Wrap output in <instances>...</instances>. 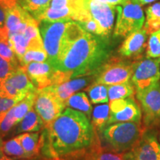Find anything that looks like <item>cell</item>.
Wrapping results in <instances>:
<instances>
[{"label": "cell", "instance_id": "1", "mask_svg": "<svg viewBox=\"0 0 160 160\" xmlns=\"http://www.w3.org/2000/svg\"><path fill=\"white\" fill-rule=\"evenodd\" d=\"M42 133L44 155L59 158L91 147L94 142L93 126L85 113L66 108L48 125Z\"/></svg>", "mask_w": 160, "mask_h": 160}, {"label": "cell", "instance_id": "2", "mask_svg": "<svg viewBox=\"0 0 160 160\" xmlns=\"http://www.w3.org/2000/svg\"><path fill=\"white\" fill-rule=\"evenodd\" d=\"M110 53L108 39L85 31L70 46L54 70L71 73L72 79L94 75L109 59Z\"/></svg>", "mask_w": 160, "mask_h": 160}, {"label": "cell", "instance_id": "3", "mask_svg": "<svg viewBox=\"0 0 160 160\" xmlns=\"http://www.w3.org/2000/svg\"><path fill=\"white\" fill-rule=\"evenodd\" d=\"M102 137L112 151L117 153L128 151L140 139V122H127L107 125L102 131Z\"/></svg>", "mask_w": 160, "mask_h": 160}, {"label": "cell", "instance_id": "4", "mask_svg": "<svg viewBox=\"0 0 160 160\" xmlns=\"http://www.w3.org/2000/svg\"><path fill=\"white\" fill-rule=\"evenodd\" d=\"M69 22L70 21H41L39 22L44 48L48 54L47 62L51 64L53 68L57 65L65 43Z\"/></svg>", "mask_w": 160, "mask_h": 160}, {"label": "cell", "instance_id": "5", "mask_svg": "<svg viewBox=\"0 0 160 160\" xmlns=\"http://www.w3.org/2000/svg\"><path fill=\"white\" fill-rule=\"evenodd\" d=\"M117 18L114 30V37H127L142 28L145 14L141 5L130 0L124 5L117 6Z\"/></svg>", "mask_w": 160, "mask_h": 160}, {"label": "cell", "instance_id": "6", "mask_svg": "<svg viewBox=\"0 0 160 160\" xmlns=\"http://www.w3.org/2000/svg\"><path fill=\"white\" fill-rule=\"evenodd\" d=\"M133 62L118 57L108 59L95 74V83L105 85L126 82L131 79Z\"/></svg>", "mask_w": 160, "mask_h": 160}, {"label": "cell", "instance_id": "7", "mask_svg": "<svg viewBox=\"0 0 160 160\" xmlns=\"http://www.w3.org/2000/svg\"><path fill=\"white\" fill-rule=\"evenodd\" d=\"M160 57L144 58L133 62L131 82L137 93L151 88L159 82Z\"/></svg>", "mask_w": 160, "mask_h": 160}, {"label": "cell", "instance_id": "8", "mask_svg": "<svg viewBox=\"0 0 160 160\" xmlns=\"http://www.w3.org/2000/svg\"><path fill=\"white\" fill-rule=\"evenodd\" d=\"M65 108V105L59 101L48 87L37 89L34 109L42 119L45 125L53 121Z\"/></svg>", "mask_w": 160, "mask_h": 160}, {"label": "cell", "instance_id": "9", "mask_svg": "<svg viewBox=\"0 0 160 160\" xmlns=\"http://www.w3.org/2000/svg\"><path fill=\"white\" fill-rule=\"evenodd\" d=\"M85 6L91 19L99 26L101 37L108 39L114 25L117 6L102 2L99 0H85Z\"/></svg>", "mask_w": 160, "mask_h": 160}, {"label": "cell", "instance_id": "10", "mask_svg": "<svg viewBox=\"0 0 160 160\" xmlns=\"http://www.w3.org/2000/svg\"><path fill=\"white\" fill-rule=\"evenodd\" d=\"M126 160H160V144L155 133L146 131L128 151L125 152Z\"/></svg>", "mask_w": 160, "mask_h": 160}, {"label": "cell", "instance_id": "11", "mask_svg": "<svg viewBox=\"0 0 160 160\" xmlns=\"http://www.w3.org/2000/svg\"><path fill=\"white\" fill-rule=\"evenodd\" d=\"M110 117L108 125L117 122H140L142 111L132 97L110 102Z\"/></svg>", "mask_w": 160, "mask_h": 160}, {"label": "cell", "instance_id": "12", "mask_svg": "<svg viewBox=\"0 0 160 160\" xmlns=\"http://www.w3.org/2000/svg\"><path fill=\"white\" fill-rule=\"evenodd\" d=\"M141 103L146 125H151L160 119V83L151 88L137 93Z\"/></svg>", "mask_w": 160, "mask_h": 160}, {"label": "cell", "instance_id": "13", "mask_svg": "<svg viewBox=\"0 0 160 160\" xmlns=\"http://www.w3.org/2000/svg\"><path fill=\"white\" fill-rule=\"evenodd\" d=\"M22 66L37 89H43L52 85V78L55 71L48 62H33Z\"/></svg>", "mask_w": 160, "mask_h": 160}, {"label": "cell", "instance_id": "14", "mask_svg": "<svg viewBox=\"0 0 160 160\" xmlns=\"http://www.w3.org/2000/svg\"><path fill=\"white\" fill-rule=\"evenodd\" d=\"M148 36V34L143 28L128 36L120 46L119 54L125 58L139 57L147 48Z\"/></svg>", "mask_w": 160, "mask_h": 160}, {"label": "cell", "instance_id": "15", "mask_svg": "<svg viewBox=\"0 0 160 160\" xmlns=\"http://www.w3.org/2000/svg\"><path fill=\"white\" fill-rule=\"evenodd\" d=\"M93 79H95V74L93 76L90 75L73 78L60 85H51L48 88L59 99V101L65 105V102L68 98L74 94L76 92L87 87Z\"/></svg>", "mask_w": 160, "mask_h": 160}, {"label": "cell", "instance_id": "16", "mask_svg": "<svg viewBox=\"0 0 160 160\" xmlns=\"http://www.w3.org/2000/svg\"><path fill=\"white\" fill-rule=\"evenodd\" d=\"M5 26L8 31L9 35L13 33H22L28 23L33 17L19 4L11 8L5 10Z\"/></svg>", "mask_w": 160, "mask_h": 160}, {"label": "cell", "instance_id": "17", "mask_svg": "<svg viewBox=\"0 0 160 160\" xmlns=\"http://www.w3.org/2000/svg\"><path fill=\"white\" fill-rule=\"evenodd\" d=\"M6 82L15 88L19 93L27 95L28 93L37 91L28 75L22 66H19Z\"/></svg>", "mask_w": 160, "mask_h": 160}, {"label": "cell", "instance_id": "18", "mask_svg": "<svg viewBox=\"0 0 160 160\" xmlns=\"http://www.w3.org/2000/svg\"><path fill=\"white\" fill-rule=\"evenodd\" d=\"M29 158L36 157L42 148L43 139L38 132H27L17 136Z\"/></svg>", "mask_w": 160, "mask_h": 160}, {"label": "cell", "instance_id": "19", "mask_svg": "<svg viewBox=\"0 0 160 160\" xmlns=\"http://www.w3.org/2000/svg\"><path fill=\"white\" fill-rule=\"evenodd\" d=\"M65 107L71 108L76 111L82 112L89 119L93 112L91 102L84 92H79L72 95L65 102Z\"/></svg>", "mask_w": 160, "mask_h": 160}, {"label": "cell", "instance_id": "20", "mask_svg": "<svg viewBox=\"0 0 160 160\" xmlns=\"http://www.w3.org/2000/svg\"><path fill=\"white\" fill-rule=\"evenodd\" d=\"M45 126L42 119L37 113L35 109H32L22 119L17 128V133L22 132H39Z\"/></svg>", "mask_w": 160, "mask_h": 160}, {"label": "cell", "instance_id": "21", "mask_svg": "<svg viewBox=\"0 0 160 160\" xmlns=\"http://www.w3.org/2000/svg\"><path fill=\"white\" fill-rule=\"evenodd\" d=\"M146 20L143 25L148 35L160 29V2L150 5L145 9Z\"/></svg>", "mask_w": 160, "mask_h": 160}, {"label": "cell", "instance_id": "22", "mask_svg": "<svg viewBox=\"0 0 160 160\" xmlns=\"http://www.w3.org/2000/svg\"><path fill=\"white\" fill-rule=\"evenodd\" d=\"M135 93V87L132 82L108 85L109 102L131 97Z\"/></svg>", "mask_w": 160, "mask_h": 160}, {"label": "cell", "instance_id": "23", "mask_svg": "<svg viewBox=\"0 0 160 160\" xmlns=\"http://www.w3.org/2000/svg\"><path fill=\"white\" fill-rule=\"evenodd\" d=\"M0 151L3 154L13 159H29L18 137L4 142L0 148Z\"/></svg>", "mask_w": 160, "mask_h": 160}, {"label": "cell", "instance_id": "24", "mask_svg": "<svg viewBox=\"0 0 160 160\" xmlns=\"http://www.w3.org/2000/svg\"><path fill=\"white\" fill-rule=\"evenodd\" d=\"M110 117V106L104 103L97 105L92 112V124L98 131H102L108 123Z\"/></svg>", "mask_w": 160, "mask_h": 160}, {"label": "cell", "instance_id": "25", "mask_svg": "<svg viewBox=\"0 0 160 160\" xmlns=\"http://www.w3.org/2000/svg\"><path fill=\"white\" fill-rule=\"evenodd\" d=\"M0 57L18 66V59L10 42L9 33L6 26L0 31Z\"/></svg>", "mask_w": 160, "mask_h": 160}, {"label": "cell", "instance_id": "26", "mask_svg": "<svg viewBox=\"0 0 160 160\" xmlns=\"http://www.w3.org/2000/svg\"><path fill=\"white\" fill-rule=\"evenodd\" d=\"M52 0H19V5L37 19L50 7Z\"/></svg>", "mask_w": 160, "mask_h": 160}, {"label": "cell", "instance_id": "27", "mask_svg": "<svg viewBox=\"0 0 160 160\" xmlns=\"http://www.w3.org/2000/svg\"><path fill=\"white\" fill-rule=\"evenodd\" d=\"M36 93L37 91L28 93L23 99H22L17 105H14V117L17 124L19 123L22 119L25 117V116L33 108Z\"/></svg>", "mask_w": 160, "mask_h": 160}, {"label": "cell", "instance_id": "28", "mask_svg": "<svg viewBox=\"0 0 160 160\" xmlns=\"http://www.w3.org/2000/svg\"><path fill=\"white\" fill-rule=\"evenodd\" d=\"M88 92L91 102L93 104H104L109 102L108 85L94 82L88 88Z\"/></svg>", "mask_w": 160, "mask_h": 160}, {"label": "cell", "instance_id": "29", "mask_svg": "<svg viewBox=\"0 0 160 160\" xmlns=\"http://www.w3.org/2000/svg\"><path fill=\"white\" fill-rule=\"evenodd\" d=\"M10 42L11 44L12 48L17 56L18 61L20 62L25 55L28 48L29 42L25 35L22 33H13L9 35Z\"/></svg>", "mask_w": 160, "mask_h": 160}, {"label": "cell", "instance_id": "30", "mask_svg": "<svg viewBox=\"0 0 160 160\" xmlns=\"http://www.w3.org/2000/svg\"><path fill=\"white\" fill-rule=\"evenodd\" d=\"M87 160H126L124 153L104 151L99 145L88 155Z\"/></svg>", "mask_w": 160, "mask_h": 160}, {"label": "cell", "instance_id": "31", "mask_svg": "<svg viewBox=\"0 0 160 160\" xmlns=\"http://www.w3.org/2000/svg\"><path fill=\"white\" fill-rule=\"evenodd\" d=\"M146 55L150 58L160 57V29L150 35L146 48Z\"/></svg>", "mask_w": 160, "mask_h": 160}, {"label": "cell", "instance_id": "32", "mask_svg": "<svg viewBox=\"0 0 160 160\" xmlns=\"http://www.w3.org/2000/svg\"><path fill=\"white\" fill-rule=\"evenodd\" d=\"M48 60V54L45 50H36L28 49L25 52L22 59L19 62L21 65H25L27 64L38 62H43Z\"/></svg>", "mask_w": 160, "mask_h": 160}, {"label": "cell", "instance_id": "33", "mask_svg": "<svg viewBox=\"0 0 160 160\" xmlns=\"http://www.w3.org/2000/svg\"><path fill=\"white\" fill-rule=\"evenodd\" d=\"M17 125L14 117V106L7 111L1 124H0V136L5 137L11 131V129Z\"/></svg>", "mask_w": 160, "mask_h": 160}, {"label": "cell", "instance_id": "34", "mask_svg": "<svg viewBox=\"0 0 160 160\" xmlns=\"http://www.w3.org/2000/svg\"><path fill=\"white\" fill-rule=\"evenodd\" d=\"M18 67L0 57V86L6 82Z\"/></svg>", "mask_w": 160, "mask_h": 160}, {"label": "cell", "instance_id": "35", "mask_svg": "<svg viewBox=\"0 0 160 160\" xmlns=\"http://www.w3.org/2000/svg\"><path fill=\"white\" fill-rule=\"evenodd\" d=\"M25 96L26 94L19 93L15 88L7 82L0 86V97L5 98V99H19L21 101L25 97Z\"/></svg>", "mask_w": 160, "mask_h": 160}, {"label": "cell", "instance_id": "36", "mask_svg": "<svg viewBox=\"0 0 160 160\" xmlns=\"http://www.w3.org/2000/svg\"><path fill=\"white\" fill-rule=\"evenodd\" d=\"M19 102H20L19 99H5V98L0 97V113L9 111Z\"/></svg>", "mask_w": 160, "mask_h": 160}, {"label": "cell", "instance_id": "37", "mask_svg": "<svg viewBox=\"0 0 160 160\" xmlns=\"http://www.w3.org/2000/svg\"><path fill=\"white\" fill-rule=\"evenodd\" d=\"M19 0H0V6L4 9H9L19 4Z\"/></svg>", "mask_w": 160, "mask_h": 160}, {"label": "cell", "instance_id": "38", "mask_svg": "<svg viewBox=\"0 0 160 160\" xmlns=\"http://www.w3.org/2000/svg\"><path fill=\"white\" fill-rule=\"evenodd\" d=\"M100 2L104 3L109 4V5L118 6V5H124L125 4L128 2L130 0H99Z\"/></svg>", "mask_w": 160, "mask_h": 160}, {"label": "cell", "instance_id": "39", "mask_svg": "<svg viewBox=\"0 0 160 160\" xmlns=\"http://www.w3.org/2000/svg\"><path fill=\"white\" fill-rule=\"evenodd\" d=\"M6 14L5 10L0 6V31L5 27Z\"/></svg>", "mask_w": 160, "mask_h": 160}, {"label": "cell", "instance_id": "40", "mask_svg": "<svg viewBox=\"0 0 160 160\" xmlns=\"http://www.w3.org/2000/svg\"><path fill=\"white\" fill-rule=\"evenodd\" d=\"M134 2L139 4L140 5H148V4L154 2L157 0H132Z\"/></svg>", "mask_w": 160, "mask_h": 160}, {"label": "cell", "instance_id": "41", "mask_svg": "<svg viewBox=\"0 0 160 160\" xmlns=\"http://www.w3.org/2000/svg\"><path fill=\"white\" fill-rule=\"evenodd\" d=\"M0 160H17L15 159H13V158L8 157V156H6L5 154H1L0 155ZM22 160H25V159H22Z\"/></svg>", "mask_w": 160, "mask_h": 160}, {"label": "cell", "instance_id": "42", "mask_svg": "<svg viewBox=\"0 0 160 160\" xmlns=\"http://www.w3.org/2000/svg\"><path fill=\"white\" fill-rule=\"evenodd\" d=\"M2 139H1V136H0V146H1V145H2Z\"/></svg>", "mask_w": 160, "mask_h": 160}, {"label": "cell", "instance_id": "43", "mask_svg": "<svg viewBox=\"0 0 160 160\" xmlns=\"http://www.w3.org/2000/svg\"><path fill=\"white\" fill-rule=\"evenodd\" d=\"M159 142H160V134H159Z\"/></svg>", "mask_w": 160, "mask_h": 160}]
</instances>
